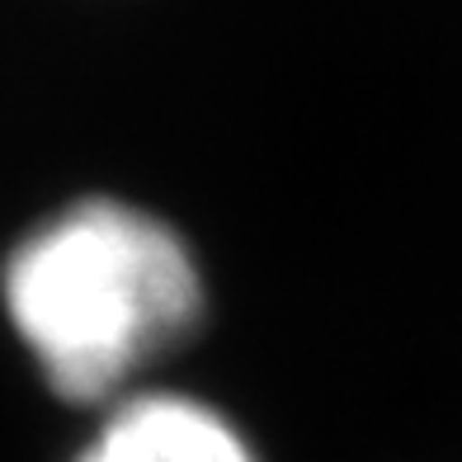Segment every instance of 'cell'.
Here are the masks:
<instances>
[{"label": "cell", "mask_w": 462, "mask_h": 462, "mask_svg": "<svg viewBox=\"0 0 462 462\" xmlns=\"http://www.w3.org/2000/svg\"><path fill=\"white\" fill-rule=\"evenodd\" d=\"M208 317L194 236L114 189L48 208L0 255V321L48 396L76 411L161 383Z\"/></svg>", "instance_id": "cell-1"}, {"label": "cell", "mask_w": 462, "mask_h": 462, "mask_svg": "<svg viewBox=\"0 0 462 462\" xmlns=\"http://www.w3.org/2000/svg\"><path fill=\"white\" fill-rule=\"evenodd\" d=\"M90 415L95 425L71 462H264L250 430L222 402L165 377Z\"/></svg>", "instance_id": "cell-2"}]
</instances>
